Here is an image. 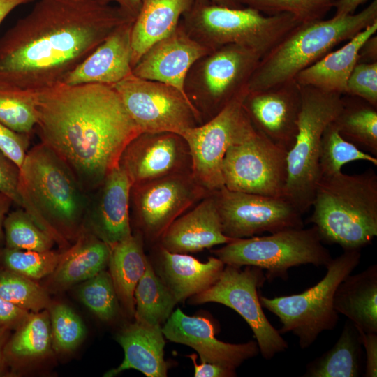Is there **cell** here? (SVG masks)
<instances>
[{"label": "cell", "mask_w": 377, "mask_h": 377, "mask_svg": "<svg viewBox=\"0 0 377 377\" xmlns=\"http://www.w3.org/2000/svg\"><path fill=\"white\" fill-rule=\"evenodd\" d=\"M224 267L217 257L201 262L187 253H172L161 247L156 274L178 303L211 287Z\"/></svg>", "instance_id": "cell-25"}, {"label": "cell", "mask_w": 377, "mask_h": 377, "mask_svg": "<svg viewBox=\"0 0 377 377\" xmlns=\"http://www.w3.org/2000/svg\"><path fill=\"white\" fill-rule=\"evenodd\" d=\"M135 18L103 0H38L0 38V88L38 94Z\"/></svg>", "instance_id": "cell-1"}, {"label": "cell", "mask_w": 377, "mask_h": 377, "mask_svg": "<svg viewBox=\"0 0 377 377\" xmlns=\"http://www.w3.org/2000/svg\"><path fill=\"white\" fill-rule=\"evenodd\" d=\"M36 120V94L0 88L1 124L15 132L31 135Z\"/></svg>", "instance_id": "cell-37"}, {"label": "cell", "mask_w": 377, "mask_h": 377, "mask_svg": "<svg viewBox=\"0 0 377 377\" xmlns=\"http://www.w3.org/2000/svg\"><path fill=\"white\" fill-rule=\"evenodd\" d=\"M31 312L20 308L0 296V325L8 330H16L28 318Z\"/></svg>", "instance_id": "cell-46"}, {"label": "cell", "mask_w": 377, "mask_h": 377, "mask_svg": "<svg viewBox=\"0 0 377 377\" xmlns=\"http://www.w3.org/2000/svg\"><path fill=\"white\" fill-rule=\"evenodd\" d=\"M134 20L117 28L65 78L62 84L114 85L132 73L131 29Z\"/></svg>", "instance_id": "cell-23"}, {"label": "cell", "mask_w": 377, "mask_h": 377, "mask_svg": "<svg viewBox=\"0 0 377 377\" xmlns=\"http://www.w3.org/2000/svg\"><path fill=\"white\" fill-rule=\"evenodd\" d=\"M148 260L138 235H131L110 247L109 273L119 300L130 316L135 314L134 291Z\"/></svg>", "instance_id": "cell-30"}, {"label": "cell", "mask_w": 377, "mask_h": 377, "mask_svg": "<svg viewBox=\"0 0 377 377\" xmlns=\"http://www.w3.org/2000/svg\"><path fill=\"white\" fill-rule=\"evenodd\" d=\"M18 191L22 209L61 246L76 239L83 230L90 193L42 142L27 152L20 168Z\"/></svg>", "instance_id": "cell-3"}, {"label": "cell", "mask_w": 377, "mask_h": 377, "mask_svg": "<svg viewBox=\"0 0 377 377\" xmlns=\"http://www.w3.org/2000/svg\"><path fill=\"white\" fill-rule=\"evenodd\" d=\"M377 60V37L369 38L360 48L358 63H372Z\"/></svg>", "instance_id": "cell-49"}, {"label": "cell", "mask_w": 377, "mask_h": 377, "mask_svg": "<svg viewBox=\"0 0 377 377\" xmlns=\"http://www.w3.org/2000/svg\"><path fill=\"white\" fill-rule=\"evenodd\" d=\"M297 133L287 152V182L284 198L302 214L311 207L320 179L319 153L326 127L343 105L342 94L311 86H301Z\"/></svg>", "instance_id": "cell-7"}, {"label": "cell", "mask_w": 377, "mask_h": 377, "mask_svg": "<svg viewBox=\"0 0 377 377\" xmlns=\"http://www.w3.org/2000/svg\"><path fill=\"white\" fill-rule=\"evenodd\" d=\"M309 221L323 242L360 250L377 236V175L371 169L321 177Z\"/></svg>", "instance_id": "cell-4"}, {"label": "cell", "mask_w": 377, "mask_h": 377, "mask_svg": "<svg viewBox=\"0 0 377 377\" xmlns=\"http://www.w3.org/2000/svg\"><path fill=\"white\" fill-rule=\"evenodd\" d=\"M247 92L243 91L215 116L182 135L189 149L191 174L209 193L224 186L221 165L228 149L256 130L243 106Z\"/></svg>", "instance_id": "cell-11"}, {"label": "cell", "mask_w": 377, "mask_h": 377, "mask_svg": "<svg viewBox=\"0 0 377 377\" xmlns=\"http://www.w3.org/2000/svg\"><path fill=\"white\" fill-rule=\"evenodd\" d=\"M195 0H142L131 29V65L153 44L170 34Z\"/></svg>", "instance_id": "cell-27"}, {"label": "cell", "mask_w": 377, "mask_h": 377, "mask_svg": "<svg viewBox=\"0 0 377 377\" xmlns=\"http://www.w3.org/2000/svg\"><path fill=\"white\" fill-rule=\"evenodd\" d=\"M377 22V0L357 13L300 23L260 60L247 91L274 87L293 80L339 45Z\"/></svg>", "instance_id": "cell-5"}, {"label": "cell", "mask_w": 377, "mask_h": 377, "mask_svg": "<svg viewBox=\"0 0 377 377\" xmlns=\"http://www.w3.org/2000/svg\"><path fill=\"white\" fill-rule=\"evenodd\" d=\"M134 299L135 320L152 325L167 320L177 303L149 260L135 288Z\"/></svg>", "instance_id": "cell-33"}, {"label": "cell", "mask_w": 377, "mask_h": 377, "mask_svg": "<svg viewBox=\"0 0 377 377\" xmlns=\"http://www.w3.org/2000/svg\"><path fill=\"white\" fill-rule=\"evenodd\" d=\"M10 336V330L0 325V376L8 373L4 350Z\"/></svg>", "instance_id": "cell-53"}, {"label": "cell", "mask_w": 377, "mask_h": 377, "mask_svg": "<svg viewBox=\"0 0 377 377\" xmlns=\"http://www.w3.org/2000/svg\"><path fill=\"white\" fill-rule=\"evenodd\" d=\"M367 0H339L334 8V16H345L354 14L357 8Z\"/></svg>", "instance_id": "cell-50"}, {"label": "cell", "mask_w": 377, "mask_h": 377, "mask_svg": "<svg viewBox=\"0 0 377 377\" xmlns=\"http://www.w3.org/2000/svg\"><path fill=\"white\" fill-rule=\"evenodd\" d=\"M40 142L69 168L89 193L119 165L121 154L141 131L112 85L82 84L36 94Z\"/></svg>", "instance_id": "cell-2"}, {"label": "cell", "mask_w": 377, "mask_h": 377, "mask_svg": "<svg viewBox=\"0 0 377 377\" xmlns=\"http://www.w3.org/2000/svg\"><path fill=\"white\" fill-rule=\"evenodd\" d=\"M243 106L257 131L287 152L293 147L301 107L300 87L295 80L248 91Z\"/></svg>", "instance_id": "cell-18"}, {"label": "cell", "mask_w": 377, "mask_h": 377, "mask_svg": "<svg viewBox=\"0 0 377 377\" xmlns=\"http://www.w3.org/2000/svg\"><path fill=\"white\" fill-rule=\"evenodd\" d=\"M64 256L51 250L45 251L1 249V266L32 280L51 275L57 268Z\"/></svg>", "instance_id": "cell-39"}, {"label": "cell", "mask_w": 377, "mask_h": 377, "mask_svg": "<svg viewBox=\"0 0 377 377\" xmlns=\"http://www.w3.org/2000/svg\"><path fill=\"white\" fill-rule=\"evenodd\" d=\"M19 174L20 168L0 151V192L22 208L23 202L18 191Z\"/></svg>", "instance_id": "cell-45"}, {"label": "cell", "mask_w": 377, "mask_h": 377, "mask_svg": "<svg viewBox=\"0 0 377 377\" xmlns=\"http://www.w3.org/2000/svg\"><path fill=\"white\" fill-rule=\"evenodd\" d=\"M194 366V376L195 377H233L236 376L235 369L223 367L216 364L196 362V355H188Z\"/></svg>", "instance_id": "cell-48"}, {"label": "cell", "mask_w": 377, "mask_h": 377, "mask_svg": "<svg viewBox=\"0 0 377 377\" xmlns=\"http://www.w3.org/2000/svg\"><path fill=\"white\" fill-rule=\"evenodd\" d=\"M266 277L263 269L246 265H225L219 279L208 289L191 297V302L202 304L216 302L237 312L252 330L260 353L265 360L288 348L287 341L265 316L260 302L258 288Z\"/></svg>", "instance_id": "cell-12"}, {"label": "cell", "mask_w": 377, "mask_h": 377, "mask_svg": "<svg viewBox=\"0 0 377 377\" xmlns=\"http://www.w3.org/2000/svg\"><path fill=\"white\" fill-rule=\"evenodd\" d=\"M209 193L187 171L133 185L131 204L144 234L156 240Z\"/></svg>", "instance_id": "cell-16"}, {"label": "cell", "mask_w": 377, "mask_h": 377, "mask_svg": "<svg viewBox=\"0 0 377 377\" xmlns=\"http://www.w3.org/2000/svg\"><path fill=\"white\" fill-rule=\"evenodd\" d=\"M181 22L193 39L210 50L235 44L262 57L300 24L288 13L264 15L251 7L232 8L200 0H195Z\"/></svg>", "instance_id": "cell-6"}, {"label": "cell", "mask_w": 377, "mask_h": 377, "mask_svg": "<svg viewBox=\"0 0 377 377\" xmlns=\"http://www.w3.org/2000/svg\"><path fill=\"white\" fill-rule=\"evenodd\" d=\"M223 234L232 239L304 227L303 214L286 198L230 191L214 192Z\"/></svg>", "instance_id": "cell-15"}, {"label": "cell", "mask_w": 377, "mask_h": 377, "mask_svg": "<svg viewBox=\"0 0 377 377\" xmlns=\"http://www.w3.org/2000/svg\"><path fill=\"white\" fill-rule=\"evenodd\" d=\"M117 341L124 350V358L119 366L107 371L105 377L115 376L130 369L138 370L147 377L167 376L165 340L161 325L135 320L120 331Z\"/></svg>", "instance_id": "cell-24"}, {"label": "cell", "mask_w": 377, "mask_h": 377, "mask_svg": "<svg viewBox=\"0 0 377 377\" xmlns=\"http://www.w3.org/2000/svg\"><path fill=\"white\" fill-rule=\"evenodd\" d=\"M132 184L122 168L113 169L90 195L84 226L110 247L130 237L129 209Z\"/></svg>", "instance_id": "cell-21"}, {"label": "cell", "mask_w": 377, "mask_h": 377, "mask_svg": "<svg viewBox=\"0 0 377 377\" xmlns=\"http://www.w3.org/2000/svg\"><path fill=\"white\" fill-rule=\"evenodd\" d=\"M221 172L224 187L228 190L284 197L287 151L256 129L228 149Z\"/></svg>", "instance_id": "cell-14"}, {"label": "cell", "mask_w": 377, "mask_h": 377, "mask_svg": "<svg viewBox=\"0 0 377 377\" xmlns=\"http://www.w3.org/2000/svg\"><path fill=\"white\" fill-rule=\"evenodd\" d=\"M52 348L57 352H69L76 348L86 334L80 316L68 306L58 303L48 309Z\"/></svg>", "instance_id": "cell-41"}, {"label": "cell", "mask_w": 377, "mask_h": 377, "mask_svg": "<svg viewBox=\"0 0 377 377\" xmlns=\"http://www.w3.org/2000/svg\"><path fill=\"white\" fill-rule=\"evenodd\" d=\"M1 248H0V267H1Z\"/></svg>", "instance_id": "cell-56"}, {"label": "cell", "mask_w": 377, "mask_h": 377, "mask_svg": "<svg viewBox=\"0 0 377 377\" xmlns=\"http://www.w3.org/2000/svg\"><path fill=\"white\" fill-rule=\"evenodd\" d=\"M345 94L377 108V62L357 63L348 80Z\"/></svg>", "instance_id": "cell-43"}, {"label": "cell", "mask_w": 377, "mask_h": 377, "mask_svg": "<svg viewBox=\"0 0 377 377\" xmlns=\"http://www.w3.org/2000/svg\"><path fill=\"white\" fill-rule=\"evenodd\" d=\"M119 165L132 186L191 171V155L185 139L171 132H141L126 145Z\"/></svg>", "instance_id": "cell-17"}, {"label": "cell", "mask_w": 377, "mask_h": 377, "mask_svg": "<svg viewBox=\"0 0 377 377\" xmlns=\"http://www.w3.org/2000/svg\"><path fill=\"white\" fill-rule=\"evenodd\" d=\"M110 255V246L84 228L51 274L52 286L65 288L89 279L105 269Z\"/></svg>", "instance_id": "cell-29"}, {"label": "cell", "mask_w": 377, "mask_h": 377, "mask_svg": "<svg viewBox=\"0 0 377 377\" xmlns=\"http://www.w3.org/2000/svg\"><path fill=\"white\" fill-rule=\"evenodd\" d=\"M334 307L358 330L377 332V265L348 275L335 291Z\"/></svg>", "instance_id": "cell-28"}, {"label": "cell", "mask_w": 377, "mask_h": 377, "mask_svg": "<svg viewBox=\"0 0 377 377\" xmlns=\"http://www.w3.org/2000/svg\"><path fill=\"white\" fill-rule=\"evenodd\" d=\"M30 135L15 132L0 122V151L19 168L29 150Z\"/></svg>", "instance_id": "cell-44"}, {"label": "cell", "mask_w": 377, "mask_h": 377, "mask_svg": "<svg viewBox=\"0 0 377 377\" xmlns=\"http://www.w3.org/2000/svg\"><path fill=\"white\" fill-rule=\"evenodd\" d=\"M313 226L290 228L267 236L234 239L213 251L225 265L265 269L266 280H286L288 270L302 265L325 267L332 257Z\"/></svg>", "instance_id": "cell-9"}, {"label": "cell", "mask_w": 377, "mask_h": 377, "mask_svg": "<svg viewBox=\"0 0 377 377\" xmlns=\"http://www.w3.org/2000/svg\"><path fill=\"white\" fill-rule=\"evenodd\" d=\"M200 1H209L210 3L228 7V8H242V5L240 3L239 0H200Z\"/></svg>", "instance_id": "cell-55"}, {"label": "cell", "mask_w": 377, "mask_h": 377, "mask_svg": "<svg viewBox=\"0 0 377 377\" xmlns=\"http://www.w3.org/2000/svg\"><path fill=\"white\" fill-rule=\"evenodd\" d=\"M5 247L45 251L51 250L55 241L22 208L9 212L3 222Z\"/></svg>", "instance_id": "cell-36"}, {"label": "cell", "mask_w": 377, "mask_h": 377, "mask_svg": "<svg viewBox=\"0 0 377 377\" xmlns=\"http://www.w3.org/2000/svg\"><path fill=\"white\" fill-rule=\"evenodd\" d=\"M141 132L179 135L202 124L185 94L169 84L130 74L112 85Z\"/></svg>", "instance_id": "cell-13"}, {"label": "cell", "mask_w": 377, "mask_h": 377, "mask_svg": "<svg viewBox=\"0 0 377 377\" xmlns=\"http://www.w3.org/2000/svg\"><path fill=\"white\" fill-rule=\"evenodd\" d=\"M13 204L12 199L4 193L0 192V246L5 242L3 222L9 213V209Z\"/></svg>", "instance_id": "cell-51"}, {"label": "cell", "mask_w": 377, "mask_h": 377, "mask_svg": "<svg viewBox=\"0 0 377 377\" xmlns=\"http://www.w3.org/2000/svg\"><path fill=\"white\" fill-rule=\"evenodd\" d=\"M107 3L114 2L124 11L135 18L142 4V0H103Z\"/></svg>", "instance_id": "cell-52"}, {"label": "cell", "mask_w": 377, "mask_h": 377, "mask_svg": "<svg viewBox=\"0 0 377 377\" xmlns=\"http://www.w3.org/2000/svg\"><path fill=\"white\" fill-rule=\"evenodd\" d=\"M360 250H346L326 266L325 276L299 294L268 298L260 295L263 307L276 315L282 326L281 334L292 332L302 349L311 346L324 331L332 330L339 314L334 295L339 283L359 265Z\"/></svg>", "instance_id": "cell-8"}, {"label": "cell", "mask_w": 377, "mask_h": 377, "mask_svg": "<svg viewBox=\"0 0 377 377\" xmlns=\"http://www.w3.org/2000/svg\"><path fill=\"white\" fill-rule=\"evenodd\" d=\"M376 31L377 22L359 32L339 49L330 52L300 71L294 80L301 86L345 94L348 80L358 63L360 48Z\"/></svg>", "instance_id": "cell-26"}, {"label": "cell", "mask_w": 377, "mask_h": 377, "mask_svg": "<svg viewBox=\"0 0 377 377\" xmlns=\"http://www.w3.org/2000/svg\"><path fill=\"white\" fill-rule=\"evenodd\" d=\"M161 247L172 253H188L227 244L214 192L178 217L160 237Z\"/></svg>", "instance_id": "cell-22"}, {"label": "cell", "mask_w": 377, "mask_h": 377, "mask_svg": "<svg viewBox=\"0 0 377 377\" xmlns=\"http://www.w3.org/2000/svg\"><path fill=\"white\" fill-rule=\"evenodd\" d=\"M211 51L193 39L180 20L170 34L144 52L132 68V74L169 84L185 94L184 81L189 69Z\"/></svg>", "instance_id": "cell-19"}, {"label": "cell", "mask_w": 377, "mask_h": 377, "mask_svg": "<svg viewBox=\"0 0 377 377\" xmlns=\"http://www.w3.org/2000/svg\"><path fill=\"white\" fill-rule=\"evenodd\" d=\"M80 301L98 318L113 320L119 312V298L111 276L105 269L83 281L78 288Z\"/></svg>", "instance_id": "cell-40"}, {"label": "cell", "mask_w": 377, "mask_h": 377, "mask_svg": "<svg viewBox=\"0 0 377 377\" xmlns=\"http://www.w3.org/2000/svg\"><path fill=\"white\" fill-rule=\"evenodd\" d=\"M162 331L168 340L193 348L201 362L235 369L260 352L256 341L236 344L217 339L209 320L187 316L179 309L171 313Z\"/></svg>", "instance_id": "cell-20"}, {"label": "cell", "mask_w": 377, "mask_h": 377, "mask_svg": "<svg viewBox=\"0 0 377 377\" xmlns=\"http://www.w3.org/2000/svg\"><path fill=\"white\" fill-rule=\"evenodd\" d=\"M52 348L49 311L31 313L26 321L10 336L5 346L8 369L13 371L24 363L45 357Z\"/></svg>", "instance_id": "cell-32"}, {"label": "cell", "mask_w": 377, "mask_h": 377, "mask_svg": "<svg viewBox=\"0 0 377 377\" xmlns=\"http://www.w3.org/2000/svg\"><path fill=\"white\" fill-rule=\"evenodd\" d=\"M261 58L250 48L230 44L211 51L193 64L186 75L184 90L202 123L247 89Z\"/></svg>", "instance_id": "cell-10"}, {"label": "cell", "mask_w": 377, "mask_h": 377, "mask_svg": "<svg viewBox=\"0 0 377 377\" xmlns=\"http://www.w3.org/2000/svg\"><path fill=\"white\" fill-rule=\"evenodd\" d=\"M340 134L377 156V110L364 100H346L333 121Z\"/></svg>", "instance_id": "cell-34"}, {"label": "cell", "mask_w": 377, "mask_h": 377, "mask_svg": "<svg viewBox=\"0 0 377 377\" xmlns=\"http://www.w3.org/2000/svg\"><path fill=\"white\" fill-rule=\"evenodd\" d=\"M33 1L34 0H0V24L17 7Z\"/></svg>", "instance_id": "cell-54"}, {"label": "cell", "mask_w": 377, "mask_h": 377, "mask_svg": "<svg viewBox=\"0 0 377 377\" xmlns=\"http://www.w3.org/2000/svg\"><path fill=\"white\" fill-rule=\"evenodd\" d=\"M357 161H364L377 165L376 156L360 150L357 146L346 140L332 121L326 127L321 138L320 177L339 173L345 164Z\"/></svg>", "instance_id": "cell-35"}, {"label": "cell", "mask_w": 377, "mask_h": 377, "mask_svg": "<svg viewBox=\"0 0 377 377\" xmlns=\"http://www.w3.org/2000/svg\"><path fill=\"white\" fill-rule=\"evenodd\" d=\"M339 0H239L242 5L270 15L288 13L300 23L321 20Z\"/></svg>", "instance_id": "cell-42"}, {"label": "cell", "mask_w": 377, "mask_h": 377, "mask_svg": "<svg viewBox=\"0 0 377 377\" xmlns=\"http://www.w3.org/2000/svg\"><path fill=\"white\" fill-rule=\"evenodd\" d=\"M0 296L31 313L48 309L52 304L47 292L34 280L2 267Z\"/></svg>", "instance_id": "cell-38"}, {"label": "cell", "mask_w": 377, "mask_h": 377, "mask_svg": "<svg viewBox=\"0 0 377 377\" xmlns=\"http://www.w3.org/2000/svg\"><path fill=\"white\" fill-rule=\"evenodd\" d=\"M358 330V329H357ZM362 346L366 353L364 376H377V332H365L358 330Z\"/></svg>", "instance_id": "cell-47"}, {"label": "cell", "mask_w": 377, "mask_h": 377, "mask_svg": "<svg viewBox=\"0 0 377 377\" xmlns=\"http://www.w3.org/2000/svg\"><path fill=\"white\" fill-rule=\"evenodd\" d=\"M362 341L347 320L335 344L306 365L304 377H358L362 373Z\"/></svg>", "instance_id": "cell-31"}]
</instances>
